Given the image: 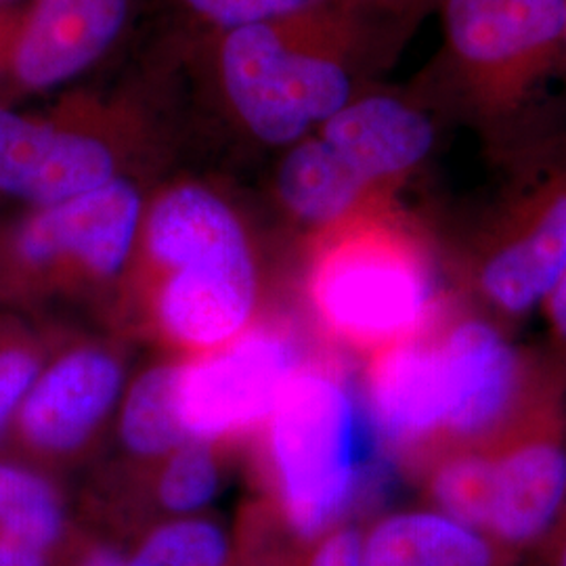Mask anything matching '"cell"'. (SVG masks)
<instances>
[{
	"instance_id": "6da1fadb",
	"label": "cell",
	"mask_w": 566,
	"mask_h": 566,
	"mask_svg": "<svg viewBox=\"0 0 566 566\" xmlns=\"http://www.w3.org/2000/svg\"><path fill=\"white\" fill-rule=\"evenodd\" d=\"M135 254L168 340L206 353L238 338L259 303V269L233 206L200 182L164 189L145 206Z\"/></svg>"
},
{
	"instance_id": "7a4b0ae2",
	"label": "cell",
	"mask_w": 566,
	"mask_h": 566,
	"mask_svg": "<svg viewBox=\"0 0 566 566\" xmlns=\"http://www.w3.org/2000/svg\"><path fill=\"white\" fill-rule=\"evenodd\" d=\"M306 298L332 343L371 357L426 332L451 294L424 238L380 200L317 231Z\"/></svg>"
},
{
	"instance_id": "3957f363",
	"label": "cell",
	"mask_w": 566,
	"mask_h": 566,
	"mask_svg": "<svg viewBox=\"0 0 566 566\" xmlns=\"http://www.w3.org/2000/svg\"><path fill=\"white\" fill-rule=\"evenodd\" d=\"M264 428L273 506L290 544L308 546L346 525L376 474H365L369 426L340 365L306 359Z\"/></svg>"
},
{
	"instance_id": "277c9868",
	"label": "cell",
	"mask_w": 566,
	"mask_h": 566,
	"mask_svg": "<svg viewBox=\"0 0 566 566\" xmlns=\"http://www.w3.org/2000/svg\"><path fill=\"white\" fill-rule=\"evenodd\" d=\"M346 49L348 25L327 4L221 32L224 99L259 142L290 147L353 99Z\"/></svg>"
},
{
	"instance_id": "5b68a950",
	"label": "cell",
	"mask_w": 566,
	"mask_h": 566,
	"mask_svg": "<svg viewBox=\"0 0 566 566\" xmlns=\"http://www.w3.org/2000/svg\"><path fill=\"white\" fill-rule=\"evenodd\" d=\"M137 120L128 105L93 97L42 116L0 103V193L41 208L122 179Z\"/></svg>"
},
{
	"instance_id": "8992f818",
	"label": "cell",
	"mask_w": 566,
	"mask_h": 566,
	"mask_svg": "<svg viewBox=\"0 0 566 566\" xmlns=\"http://www.w3.org/2000/svg\"><path fill=\"white\" fill-rule=\"evenodd\" d=\"M143 212L139 189L124 177L34 208L0 248L2 280L20 292L112 280L135 254Z\"/></svg>"
},
{
	"instance_id": "52a82bcc",
	"label": "cell",
	"mask_w": 566,
	"mask_h": 566,
	"mask_svg": "<svg viewBox=\"0 0 566 566\" xmlns=\"http://www.w3.org/2000/svg\"><path fill=\"white\" fill-rule=\"evenodd\" d=\"M447 49L489 118L514 114L566 49V0H446Z\"/></svg>"
},
{
	"instance_id": "ba28073f",
	"label": "cell",
	"mask_w": 566,
	"mask_h": 566,
	"mask_svg": "<svg viewBox=\"0 0 566 566\" xmlns=\"http://www.w3.org/2000/svg\"><path fill=\"white\" fill-rule=\"evenodd\" d=\"M304 361L296 336L269 324L250 325L238 338L179 364L177 405L187 439L214 443L264 424Z\"/></svg>"
},
{
	"instance_id": "9c48e42d",
	"label": "cell",
	"mask_w": 566,
	"mask_h": 566,
	"mask_svg": "<svg viewBox=\"0 0 566 566\" xmlns=\"http://www.w3.org/2000/svg\"><path fill=\"white\" fill-rule=\"evenodd\" d=\"M566 269V172L512 203L462 271V303L504 325L542 306Z\"/></svg>"
},
{
	"instance_id": "30bf717a",
	"label": "cell",
	"mask_w": 566,
	"mask_h": 566,
	"mask_svg": "<svg viewBox=\"0 0 566 566\" xmlns=\"http://www.w3.org/2000/svg\"><path fill=\"white\" fill-rule=\"evenodd\" d=\"M486 537L518 558L542 546L566 502V380L491 443Z\"/></svg>"
},
{
	"instance_id": "8fae6325",
	"label": "cell",
	"mask_w": 566,
	"mask_h": 566,
	"mask_svg": "<svg viewBox=\"0 0 566 566\" xmlns=\"http://www.w3.org/2000/svg\"><path fill=\"white\" fill-rule=\"evenodd\" d=\"M128 13L130 0H18L4 97L78 78L120 39Z\"/></svg>"
},
{
	"instance_id": "7c38bea8",
	"label": "cell",
	"mask_w": 566,
	"mask_h": 566,
	"mask_svg": "<svg viewBox=\"0 0 566 566\" xmlns=\"http://www.w3.org/2000/svg\"><path fill=\"white\" fill-rule=\"evenodd\" d=\"M122 365L109 350L78 346L42 365L11 422L21 449L60 458L81 449L118 403Z\"/></svg>"
},
{
	"instance_id": "4fadbf2b",
	"label": "cell",
	"mask_w": 566,
	"mask_h": 566,
	"mask_svg": "<svg viewBox=\"0 0 566 566\" xmlns=\"http://www.w3.org/2000/svg\"><path fill=\"white\" fill-rule=\"evenodd\" d=\"M313 133L380 193L413 172L434 145L428 116L385 95L350 99Z\"/></svg>"
},
{
	"instance_id": "5bb4252c",
	"label": "cell",
	"mask_w": 566,
	"mask_h": 566,
	"mask_svg": "<svg viewBox=\"0 0 566 566\" xmlns=\"http://www.w3.org/2000/svg\"><path fill=\"white\" fill-rule=\"evenodd\" d=\"M514 556L446 514L403 510L361 531V566H512Z\"/></svg>"
},
{
	"instance_id": "9a60e30c",
	"label": "cell",
	"mask_w": 566,
	"mask_h": 566,
	"mask_svg": "<svg viewBox=\"0 0 566 566\" xmlns=\"http://www.w3.org/2000/svg\"><path fill=\"white\" fill-rule=\"evenodd\" d=\"M277 193L287 212L317 231L340 223L386 193L365 182L343 158L308 133L290 145L277 170Z\"/></svg>"
},
{
	"instance_id": "2e32d148",
	"label": "cell",
	"mask_w": 566,
	"mask_h": 566,
	"mask_svg": "<svg viewBox=\"0 0 566 566\" xmlns=\"http://www.w3.org/2000/svg\"><path fill=\"white\" fill-rule=\"evenodd\" d=\"M179 365H156L142 374L124 397L120 439L139 458H166L187 443L177 405Z\"/></svg>"
},
{
	"instance_id": "e0dca14e",
	"label": "cell",
	"mask_w": 566,
	"mask_h": 566,
	"mask_svg": "<svg viewBox=\"0 0 566 566\" xmlns=\"http://www.w3.org/2000/svg\"><path fill=\"white\" fill-rule=\"evenodd\" d=\"M0 535L60 556L67 518L60 491L32 468L0 462Z\"/></svg>"
},
{
	"instance_id": "ac0fdd59",
	"label": "cell",
	"mask_w": 566,
	"mask_h": 566,
	"mask_svg": "<svg viewBox=\"0 0 566 566\" xmlns=\"http://www.w3.org/2000/svg\"><path fill=\"white\" fill-rule=\"evenodd\" d=\"M233 549L223 526L187 516L154 526L124 566H231Z\"/></svg>"
},
{
	"instance_id": "d6986e66",
	"label": "cell",
	"mask_w": 566,
	"mask_h": 566,
	"mask_svg": "<svg viewBox=\"0 0 566 566\" xmlns=\"http://www.w3.org/2000/svg\"><path fill=\"white\" fill-rule=\"evenodd\" d=\"M221 483L219 464L210 443L187 441L166 455L156 483V504L168 521L196 516L208 506Z\"/></svg>"
},
{
	"instance_id": "ffe728a7",
	"label": "cell",
	"mask_w": 566,
	"mask_h": 566,
	"mask_svg": "<svg viewBox=\"0 0 566 566\" xmlns=\"http://www.w3.org/2000/svg\"><path fill=\"white\" fill-rule=\"evenodd\" d=\"M41 344L18 324H0V437L9 432L21 401L41 374Z\"/></svg>"
},
{
	"instance_id": "44dd1931",
	"label": "cell",
	"mask_w": 566,
	"mask_h": 566,
	"mask_svg": "<svg viewBox=\"0 0 566 566\" xmlns=\"http://www.w3.org/2000/svg\"><path fill=\"white\" fill-rule=\"evenodd\" d=\"M191 15L229 32L319 9L329 0H181Z\"/></svg>"
},
{
	"instance_id": "7402d4cb",
	"label": "cell",
	"mask_w": 566,
	"mask_h": 566,
	"mask_svg": "<svg viewBox=\"0 0 566 566\" xmlns=\"http://www.w3.org/2000/svg\"><path fill=\"white\" fill-rule=\"evenodd\" d=\"M271 566H361V528L340 525Z\"/></svg>"
},
{
	"instance_id": "603a6c76",
	"label": "cell",
	"mask_w": 566,
	"mask_h": 566,
	"mask_svg": "<svg viewBox=\"0 0 566 566\" xmlns=\"http://www.w3.org/2000/svg\"><path fill=\"white\" fill-rule=\"evenodd\" d=\"M542 306L546 311L547 325L552 334L549 353L560 364L566 365V269Z\"/></svg>"
},
{
	"instance_id": "cb8c5ba5",
	"label": "cell",
	"mask_w": 566,
	"mask_h": 566,
	"mask_svg": "<svg viewBox=\"0 0 566 566\" xmlns=\"http://www.w3.org/2000/svg\"><path fill=\"white\" fill-rule=\"evenodd\" d=\"M57 558L42 547L0 535V566H53Z\"/></svg>"
},
{
	"instance_id": "d4e9b609",
	"label": "cell",
	"mask_w": 566,
	"mask_h": 566,
	"mask_svg": "<svg viewBox=\"0 0 566 566\" xmlns=\"http://www.w3.org/2000/svg\"><path fill=\"white\" fill-rule=\"evenodd\" d=\"M53 566H124V556L116 547L105 544H81L67 552V558Z\"/></svg>"
},
{
	"instance_id": "484cf974",
	"label": "cell",
	"mask_w": 566,
	"mask_h": 566,
	"mask_svg": "<svg viewBox=\"0 0 566 566\" xmlns=\"http://www.w3.org/2000/svg\"><path fill=\"white\" fill-rule=\"evenodd\" d=\"M542 547V566H566V502Z\"/></svg>"
},
{
	"instance_id": "4316f807",
	"label": "cell",
	"mask_w": 566,
	"mask_h": 566,
	"mask_svg": "<svg viewBox=\"0 0 566 566\" xmlns=\"http://www.w3.org/2000/svg\"><path fill=\"white\" fill-rule=\"evenodd\" d=\"M11 2H15V0H0V9L7 7V4H11Z\"/></svg>"
}]
</instances>
